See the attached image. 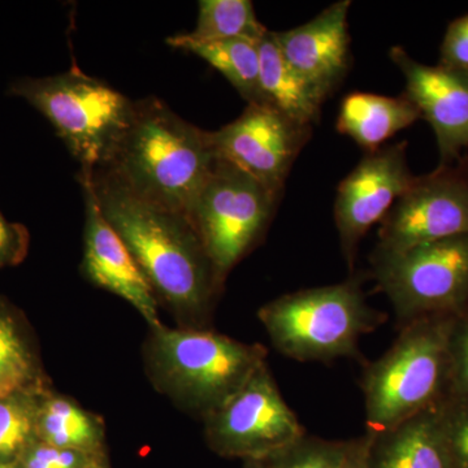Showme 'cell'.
Here are the masks:
<instances>
[{"mask_svg": "<svg viewBox=\"0 0 468 468\" xmlns=\"http://www.w3.org/2000/svg\"><path fill=\"white\" fill-rule=\"evenodd\" d=\"M86 172V171H81ZM90 176L101 212L180 328L207 329L223 285L189 218L137 198L101 171Z\"/></svg>", "mask_w": 468, "mask_h": 468, "instance_id": "6da1fadb", "label": "cell"}, {"mask_svg": "<svg viewBox=\"0 0 468 468\" xmlns=\"http://www.w3.org/2000/svg\"><path fill=\"white\" fill-rule=\"evenodd\" d=\"M217 162L211 132L176 115L158 98L135 101L131 122L103 172L137 198L192 221Z\"/></svg>", "mask_w": 468, "mask_h": 468, "instance_id": "7a4b0ae2", "label": "cell"}, {"mask_svg": "<svg viewBox=\"0 0 468 468\" xmlns=\"http://www.w3.org/2000/svg\"><path fill=\"white\" fill-rule=\"evenodd\" d=\"M268 350L209 329L150 328L144 345L147 374L156 389L205 420L261 365Z\"/></svg>", "mask_w": 468, "mask_h": 468, "instance_id": "3957f363", "label": "cell"}, {"mask_svg": "<svg viewBox=\"0 0 468 468\" xmlns=\"http://www.w3.org/2000/svg\"><path fill=\"white\" fill-rule=\"evenodd\" d=\"M457 316H430L402 326L387 353L366 366V432L390 430L436 408L449 396V345Z\"/></svg>", "mask_w": 468, "mask_h": 468, "instance_id": "277c9868", "label": "cell"}, {"mask_svg": "<svg viewBox=\"0 0 468 468\" xmlns=\"http://www.w3.org/2000/svg\"><path fill=\"white\" fill-rule=\"evenodd\" d=\"M258 318L277 351L297 362L356 358L360 337L387 322L354 277L282 295L261 306Z\"/></svg>", "mask_w": 468, "mask_h": 468, "instance_id": "5b68a950", "label": "cell"}, {"mask_svg": "<svg viewBox=\"0 0 468 468\" xmlns=\"http://www.w3.org/2000/svg\"><path fill=\"white\" fill-rule=\"evenodd\" d=\"M9 92L48 120L86 172L109 162L134 112V101L77 68L57 76L16 80Z\"/></svg>", "mask_w": 468, "mask_h": 468, "instance_id": "8992f818", "label": "cell"}, {"mask_svg": "<svg viewBox=\"0 0 468 468\" xmlns=\"http://www.w3.org/2000/svg\"><path fill=\"white\" fill-rule=\"evenodd\" d=\"M378 289L392 303L399 326L468 309V234L399 254H372Z\"/></svg>", "mask_w": 468, "mask_h": 468, "instance_id": "52a82bcc", "label": "cell"}, {"mask_svg": "<svg viewBox=\"0 0 468 468\" xmlns=\"http://www.w3.org/2000/svg\"><path fill=\"white\" fill-rule=\"evenodd\" d=\"M279 197L228 163L215 162L194 206L192 223L221 285L260 242Z\"/></svg>", "mask_w": 468, "mask_h": 468, "instance_id": "ba28073f", "label": "cell"}, {"mask_svg": "<svg viewBox=\"0 0 468 468\" xmlns=\"http://www.w3.org/2000/svg\"><path fill=\"white\" fill-rule=\"evenodd\" d=\"M203 421L208 448L243 462L270 460L307 435L267 362Z\"/></svg>", "mask_w": 468, "mask_h": 468, "instance_id": "9c48e42d", "label": "cell"}, {"mask_svg": "<svg viewBox=\"0 0 468 468\" xmlns=\"http://www.w3.org/2000/svg\"><path fill=\"white\" fill-rule=\"evenodd\" d=\"M468 234V160L417 176L380 223L374 254H399Z\"/></svg>", "mask_w": 468, "mask_h": 468, "instance_id": "30bf717a", "label": "cell"}, {"mask_svg": "<svg viewBox=\"0 0 468 468\" xmlns=\"http://www.w3.org/2000/svg\"><path fill=\"white\" fill-rule=\"evenodd\" d=\"M311 131L270 104L255 103L248 104L234 122L211 132V140L217 159L280 196Z\"/></svg>", "mask_w": 468, "mask_h": 468, "instance_id": "8fae6325", "label": "cell"}, {"mask_svg": "<svg viewBox=\"0 0 468 468\" xmlns=\"http://www.w3.org/2000/svg\"><path fill=\"white\" fill-rule=\"evenodd\" d=\"M415 178L409 168L408 143H399L366 154L340 184L335 221L350 270L363 237L384 220Z\"/></svg>", "mask_w": 468, "mask_h": 468, "instance_id": "7c38bea8", "label": "cell"}, {"mask_svg": "<svg viewBox=\"0 0 468 468\" xmlns=\"http://www.w3.org/2000/svg\"><path fill=\"white\" fill-rule=\"evenodd\" d=\"M390 58L405 79V92L435 133L439 167L452 165L468 149V69L427 66L394 46Z\"/></svg>", "mask_w": 468, "mask_h": 468, "instance_id": "4fadbf2b", "label": "cell"}, {"mask_svg": "<svg viewBox=\"0 0 468 468\" xmlns=\"http://www.w3.org/2000/svg\"><path fill=\"white\" fill-rule=\"evenodd\" d=\"M80 183L85 202L82 272L86 279L132 304L150 328L162 325L159 302L131 251L101 212L90 176L80 171Z\"/></svg>", "mask_w": 468, "mask_h": 468, "instance_id": "5bb4252c", "label": "cell"}, {"mask_svg": "<svg viewBox=\"0 0 468 468\" xmlns=\"http://www.w3.org/2000/svg\"><path fill=\"white\" fill-rule=\"evenodd\" d=\"M350 5L349 0H341L303 26L272 32L286 61L324 100L340 86L350 68Z\"/></svg>", "mask_w": 468, "mask_h": 468, "instance_id": "9a60e30c", "label": "cell"}, {"mask_svg": "<svg viewBox=\"0 0 468 468\" xmlns=\"http://www.w3.org/2000/svg\"><path fill=\"white\" fill-rule=\"evenodd\" d=\"M439 406L384 432H367L368 468H454Z\"/></svg>", "mask_w": 468, "mask_h": 468, "instance_id": "2e32d148", "label": "cell"}, {"mask_svg": "<svg viewBox=\"0 0 468 468\" xmlns=\"http://www.w3.org/2000/svg\"><path fill=\"white\" fill-rule=\"evenodd\" d=\"M420 119V112L405 94L387 97L351 92L341 101L335 128L363 150L374 153Z\"/></svg>", "mask_w": 468, "mask_h": 468, "instance_id": "e0dca14e", "label": "cell"}, {"mask_svg": "<svg viewBox=\"0 0 468 468\" xmlns=\"http://www.w3.org/2000/svg\"><path fill=\"white\" fill-rule=\"evenodd\" d=\"M264 101L301 125L318 122L325 100L286 61L268 30L258 43Z\"/></svg>", "mask_w": 468, "mask_h": 468, "instance_id": "ac0fdd59", "label": "cell"}, {"mask_svg": "<svg viewBox=\"0 0 468 468\" xmlns=\"http://www.w3.org/2000/svg\"><path fill=\"white\" fill-rule=\"evenodd\" d=\"M51 389L26 320L0 295V397Z\"/></svg>", "mask_w": 468, "mask_h": 468, "instance_id": "d6986e66", "label": "cell"}, {"mask_svg": "<svg viewBox=\"0 0 468 468\" xmlns=\"http://www.w3.org/2000/svg\"><path fill=\"white\" fill-rule=\"evenodd\" d=\"M37 439L68 451L106 454L103 420L75 399L51 389L43 394L39 402Z\"/></svg>", "mask_w": 468, "mask_h": 468, "instance_id": "ffe728a7", "label": "cell"}, {"mask_svg": "<svg viewBox=\"0 0 468 468\" xmlns=\"http://www.w3.org/2000/svg\"><path fill=\"white\" fill-rule=\"evenodd\" d=\"M171 48L189 51L218 70L249 104L264 103L261 88V61L258 43L246 39L199 43L181 34L167 38Z\"/></svg>", "mask_w": 468, "mask_h": 468, "instance_id": "44dd1931", "label": "cell"}, {"mask_svg": "<svg viewBox=\"0 0 468 468\" xmlns=\"http://www.w3.org/2000/svg\"><path fill=\"white\" fill-rule=\"evenodd\" d=\"M268 29L258 20L250 0H201L196 27L181 34L192 42L246 39L260 42Z\"/></svg>", "mask_w": 468, "mask_h": 468, "instance_id": "7402d4cb", "label": "cell"}, {"mask_svg": "<svg viewBox=\"0 0 468 468\" xmlns=\"http://www.w3.org/2000/svg\"><path fill=\"white\" fill-rule=\"evenodd\" d=\"M48 390L0 397V462H17L27 446L38 440L37 415L42 396Z\"/></svg>", "mask_w": 468, "mask_h": 468, "instance_id": "603a6c76", "label": "cell"}, {"mask_svg": "<svg viewBox=\"0 0 468 468\" xmlns=\"http://www.w3.org/2000/svg\"><path fill=\"white\" fill-rule=\"evenodd\" d=\"M351 442L306 435L267 460L268 468H343Z\"/></svg>", "mask_w": 468, "mask_h": 468, "instance_id": "cb8c5ba5", "label": "cell"}, {"mask_svg": "<svg viewBox=\"0 0 468 468\" xmlns=\"http://www.w3.org/2000/svg\"><path fill=\"white\" fill-rule=\"evenodd\" d=\"M439 410L454 468H468V399L448 396Z\"/></svg>", "mask_w": 468, "mask_h": 468, "instance_id": "d4e9b609", "label": "cell"}, {"mask_svg": "<svg viewBox=\"0 0 468 468\" xmlns=\"http://www.w3.org/2000/svg\"><path fill=\"white\" fill-rule=\"evenodd\" d=\"M95 457L98 455L68 451L36 440L16 463L18 468H85Z\"/></svg>", "mask_w": 468, "mask_h": 468, "instance_id": "484cf974", "label": "cell"}, {"mask_svg": "<svg viewBox=\"0 0 468 468\" xmlns=\"http://www.w3.org/2000/svg\"><path fill=\"white\" fill-rule=\"evenodd\" d=\"M449 396L468 399V309L455 319L451 335Z\"/></svg>", "mask_w": 468, "mask_h": 468, "instance_id": "4316f807", "label": "cell"}, {"mask_svg": "<svg viewBox=\"0 0 468 468\" xmlns=\"http://www.w3.org/2000/svg\"><path fill=\"white\" fill-rule=\"evenodd\" d=\"M440 66L468 69V15L449 24L440 48Z\"/></svg>", "mask_w": 468, "mask_h": 468, "instance_id": "83f0119b", "label": "cell"}, {"mask_svg": "<svg viewBox=\"0 0 468 468\" xmlns=\"http://www.w3.org/2000/svg\"><path fill=\"white\" fill-rule=\"evenodd\" d=\"M29 233L21 224L12 223L0 212V270L15 267L26 260Z\"/></svg>", "mask_w": 468, "mask_h": 468, "instance_id": "f1b7e54d", "label": "cell"}, {"mask_svg": "<svg viewBox=\"0 0 468 468\" xmlns=\"http://www.w3.org/2000/svg\"><path fill=\"white\" fill-rule=\"evenodd\" d=\"M369 440H371V436L367 432L363 436L353 439L349 455H347L343 468H368Z\"/></svg>", "mask_w": 468, "mask_h": 468, "instance_id": "f546056e", "label": "cell"}, {"mask_svg": "<svg viewBox=\"0 0 468 468\" xmlns=\"http://www.w3.org/2000/svg\"><path fill=\"white\" fill-rule=\"evenodd\" d=\"M85 468H110L107 455H98V457H95Z\"/></svg>", "mask_w": 468, "mask_h": 468, "instance_id": "4dcf8cb0", "label": "cell"}, {"mask_svg": "<svg viewBox=\"0 0 468 468\" xmlns=\"http://www.w3.org/2000/svg\"><path fill=\"white\" fill-rule=\"evenodd\" d=\"M243 468H268L266 461H245L243 462Z\"/></svg>", "mask_w": 468, "mask_h": 468, "instance_id": "1f68e13d", "label": "cell"}, {"mask_svg": "<svg viewBox=\"0 0 468 468\" xmlns=\"http://www.w3.org/2000/svg\"><path fill=\"white\" fill-rule=\"evenodd\" d=\"M0 468H18L16 462H0Z\"/></svg>", "mask_w": 468, "mask_h": 468, "instance_id": "d6a6232c", "label": "cell"}]
</instances>
